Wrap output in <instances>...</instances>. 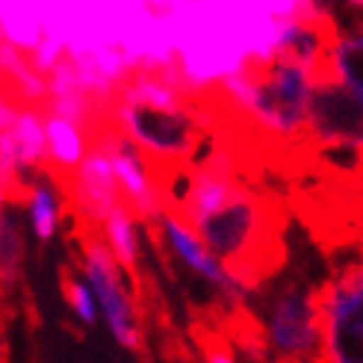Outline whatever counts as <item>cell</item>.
<instances>
[{
	"label": "cell",
	"instance_id": "2e32d148",
	"mask_svg": "<svg viewBox=\"0 0 363 363\" xmlns=\"http://www.w3.org/2000/svg\"><path fill=\"white\" fill-rule=\"evenodd\" d=\"M24 230L27 222H21V216L6 207L0 216V275H4L6 289L18 281V272L24 263Z\"/></svg>",
	"mask_w": 363,
	"mask_h": 363
},
{
	"label": "cell",
	"instance_id": "5bb4252c",
	"mask_svg": "<svg viewBox=\"0 0 363 363\" xmlns=\"http://www.w3.org/2000/svg\"><path fill=\"white\" fill-rule=\"evenodd\" d=\"M325 74H331L342 86H349L357 98H363V18L357 24L334 27Z\"/></svg>",
	"mask_w": 363,
	"mask_h": 363
},
{
	"label": "cell",
	"instance_id": "5b68a950",
	"mask_svg": "<svg viewBox=\"0 0 363 363\" xmlns=\"http://www.w3.org/2000/svg\"><path fill=\"white\" fill-rule=\"evenodd\" d=\"M77 266L95 289V298L101 307V325L106 328V334H110L113 342H118L121 349L139 352L142 349L139 304H136L133 289L127 286L136 278L116 260V254L106 248L95 225H86V233L80 240V263Z\"/></svg>",
	"mask_w": 363,
	"mask_h": 363
},
{
	"label": "cell",
	"instance_id": "3957f363",
	"mask_svg": "<svg viewBox=\"0 0 363 363\" xmlns=\"http://www.w3.org/2000/svg\"><path fill=\"white\" fill-rule=\"evenodd\" d=\"M189 222L248 286H254L272 269L269 248L278 233L272 230L269 204L248 186L240 184L222 204L192 216Z\"/></svg>",
	"mask_w": 363,
	"mask_h": 363
},
{
	"label": "cell",
	"instance_id": "4fadbf2b",
	"mask_svg": "<svg viewBox=\"0 0 363 363\" xmlns=\"http://www.w3.org/2000/svg\"><path fill=\"white\" fill-rule=\"evenodd\" d=\"M45 136H48V169L65 180L86 160L95 130L86 127V118L68 116L62 110H50L45 116Z\"/></svg>",
	"mask_w": 363,
	"mask_h": 363
},
{
	"label": "cell",
	"instance_id": "6da1fadb",
	"mask_svg": "<svg viewBox=\"0 0 363 363\" xmlns=\"http://www.w3.org/2000/svg\"><path fill=\"white\" fill-rule=\"evenodd\" d=\"M106 121L133 139L157 169L192 166L207 142L204 116L184 89L162 74H136L127 80Z\"/></svg>",
	"mask_w": 363,
	"mask_h": 363
},
{
	"label": "cell",
	"instance_id": "52a82bcc",
	"mask_svg": "<svg viewBox=\"0 0 363 363\" xmlns=\"http://www.w3.org/2000/svg\"><path fill=\"white\" fill-rule=\"evenodd\" d=\"M322 360L363 363V260L322 284Z\"/></svg>",
	"mask_w": 363,
	"mask_h": 363
},
{
	"label": "cell",
	"instance_id": "277c9868",
	"mask_svg": "<svg viewBox=\"0 0 363 363\" xmlns=\"http://www.w3.org/2000/svg\"><path fill=\"white\" fill-rule=\"evenodd\" d=\"M254 322L275 360H322V284L301 278L269 284L254 307Z\"/></svg>",
	"mask_w": 363,
	"mask_h": 363
},
{
	"label": "cell",
	"instance_id": "ac0fdd59",
	"mask_svg": "<svg viewBox=\"0 0 363 363\" xmlns=\"http://www.w3.org/2000/svg\"><path fill=\"white\" fill-rule=\"evenodd\" d=\"M352 189L357 192L360 204H363V162H360V172H357V174H354V180H352Z\"/></svg>",
	"mask_w": 363,
	"mask_h": 363
},
{
	"label": "cell",
	"instance_id": "8fae6325",
	"mask_svg": "<svg viewBox=\"0 0 363 363\" xmlns=\"http://www.w3.org/2000/svg\"><path fill=\"white\" fill-rule=\"evenodd\" d=\"M65 189L71 207L83 216L86 225H98L106 213H113L118 204H124L113 160L98 136L92 139L86 160L65 177Z\"/></svg>",
	"mask_w": 363,
	"mask_h": 363
},
{
	"label": "cell",
	"instance_id": "7c38bea8",
	"mask_svg": "<svg viewBox=\"0 0 363 363\" xmlns=\"http://www.w3.org/2000/svg\"><path fill=\"white\" fill-rule=\"evenodd\" d=\"M65 195H68L65 180L48 169L42 174H35L21 192V198H18L24 204L27 230L39 242H50L57 237V230L62 225V213H65Z\"/></svg>",
	"mask_w": 363,
	"mask_h": 363
},
{
	"label": "cell",
	"instance_id": "9a60e30c",
	"mask_svg": "<svg viewBox=\"0 0 363 363\" xmlns=\"http://www.w3.org/2000/svg\"><path fill=\"white\" fill-rule=\"evenodd\" d=\"M139 219L142 216L136 210H130L127 204H118L113 213H106L104 219L95 225L98 233L104 237L106 248L116 254V260L136 278L139 272V260H142V230H139Z\"/></svg>",
	"mask_w": 363,
	"mask_h": 363
},
{
	"label": "cell",
	"instance_id": "8992f818",
	"mask_svg": "<svg viewBox=\"0 0 363 363\" xmlns=\"http://www.w3.org/2000/svg\"><path fill=\"white\" fill-rule=\"evenodd\" d=\"M151 225H154L160 245L166 248L169 260L180 272H186L192 281H198L222 301L248 304L251 286L201 240V233L195 230V225L177 207H162L151 219Z\"/></svg>",
	"mask_w": 363,
	"mask_h": 363
},
{
	"label": "cell",
	"instance_id": "30bf717a",
	"mask_svg": "<svg viewBox=\"0 0 363 363\" xmlns=\"http://www.w3.org/2000/svg\"><path fill=\"white\" fill-rule=\"evenodd\" d=\"M95 136L104 142L106 154L113 160L124 204L130 210H136L142 219H154V216L166 207V201H162L160 169L151 162V157L145 154L133 139H127L121 130H116L110 121L104 127H98Z\"/></svg>",
	"mask_w": 363,
	"mask_h": 363
},
{
	"label": "cell",
	"instance_id": "ba28073f",
	"mask_svg": "<svg viewBox=\"0 0 363 363\" xmlns=\"http://www.w3.org/2000/svg\"><path fill=\"white\" fill-rule=\"evenodd\" d=\"M45 116L35 106L4 104V133H0V162H4V184L21 198L27 184L48 172V136Z\"/></svg>",
	"mask_w": 363,
	"mask_h": 363
},
{
	"label": "cell",
	"instance_id": "e0dca14e",
	"mask_svg": "<svg viewBox=\"0 0 363 363\" xmlns=\"http://www.w3.org/2000/svg\"><path fill=\"white\" fill-rule=\"evenodd\" d=\"M62 296H65L68 311L74 313V319L80 325L92 328V325L101 322V307H98V298H95V289L86 281L80 266H77V272H68V275L62 278Z\"/></svg>",
	"mask_w": 363,
	"mask_h": 363
},
{
	"label": "cell",
	"instance_id": "7a4b0ae2",
	"mask_svg": "<svg viewBox=\"0 0 363 363\" xmlns=\"http://www.w3.org/2000/svg\"><path fill=\"white\" fill-rule=\"evenodd\" d=\"M319 77L322 68L316 65L266 53L228 80V98L266 142L304 145Z\"/></svg>",
	"mask_w": 363,
	"mask_h": 363
},
{
	"label": "cell",
	"instance_id": "9c48e42d",
	"mask_svg": "<svg viewBox=\"0 0 363 363\" xmlns=\"http://www.w3.org/2000/svg\"><path fill=\"white\" fill-rule=\"evenodd\" d=\"M304 148H363V98L325 71L313 92Z\"/></svg>",
	"mask_w": 363,
	"mask_h": 363
}]
</instances>
